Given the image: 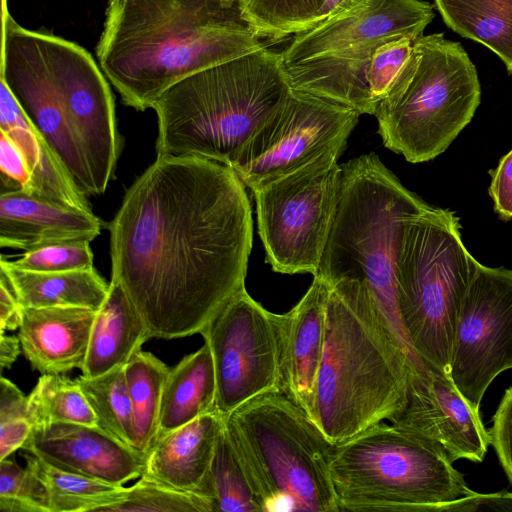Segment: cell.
<instances>
[{
	"label": "cell",
	"instance_id": "cell-1",
	"mask_svg": "<svg viewBox=\"0 0 512 512\" xmlns=\"http://www.w3.org/2000/svg\"><path fill=\"white\" fill-rule=\"evenodd\" d=\"M111 281L151 338L197 334L245 287L253 222L235 171L196 156L157 155L108 225Z\"/></svg>",
	"mask_w": 512,
	"mask_h": 512
},
{
	"label": "cell",
	"instance_id": "cell-2",
	"mask_svg": "<svg viewBox=\"0 0 512 512\" xmlns=\"http://www.w3.org/2000/svg\"><path fill=\"white\" fill-rule=\"evenodd\" d=\"M2 2L1 80L76 188L104 194L121 140L103 71L76 43L20 26Z\"/></svg>",
	"mask_w": 512,
	"mask_h": 512
},
{
	"label": "cell",
	"instance_id": "cell-3",
	"mask_svg": "<svg viewBox=\"0 0 512 512\" xmlns=\"http://www.w3.org/2000/svg\"><path fill=\"white\" fill-rule=\"evenodd\" d=\"M264 47L239 0H109L96 52L123 103L145 111L182 79Z\"/></svg>",
	"mask_w": 512,
	"mask_h": 512
},
{
	"label": "cell",
	"instance_id": "cell-4",
	"mask_svg": "<svg viewBox=\"0 0 512 512\" xmlns=\"http://www.w3.org/2000/svg\"><path fill=\"white\" fill-rule=\"evenodd\" d=\"M328 285L312 422L338 445L403 411L414 365L364 282Z\"/></svg>",
	"mask_w": 512,
	"mask_h": 512
},
{
	"label": "cell",
	"instance_id": "cell-5",
	"mask_svg": "<svg viewBox=\"0 0 512 512\" xmlns=\"http://www.w3.org/2000/svg\"><path fill=\"white\" fill-rule=\"evenodd\" d=\"M280 53L264 47L188 76L154 103L157 155L196 156L228 167L286 99Z\"/></svg>",
	"mask_w": 512,
	"mask_h": 512
},
{
	"label": "cell",
	"instance_id": "cell-6",
	"mask_svg": "<svg viewBox=\"0 0 512 512\" xmlns=\"http://www.w3.org/2000/svg\"><path fill=\"white\" fill-rule=\"evenodd\" d=\"M341 168L339 200L316 275L327 283L364 282L413 365H419L400 321L395 261L405 220L429 204L405 188L375 153Z\"/></svg>",
	"mask_w": 512,
	"mask_h": 512
},
{
	"label": "cell",
	"instance_id": "cell-7",
	"mask_svg": "<svg viewBox=\"0 0 512 512\" xmlns=\"http://www.w3.org/2000/svg\"><path fill=\"white\" fill-rule=\"evenodd\" d=\"M224 427L264 512H339L331 443L282 391L224 416Z\"/></svg>",
	"mask_w": 512,
	"mask_h": 512
},
{
	"label": "cell",
	"instance_id": "cell-8",
	"mask_svg": "<svg viewBox=\"0 0 512 512\" xmlns=\"http://www.w3.org/2000/svg\"><path fill=\"white\" fill-rule=\"evenodd\" d=\"M457 215L428 205L405 220L395 278L401 325L417 359L449 376L455 326L479 262L466 249Z\"/></svg>",
	"mask_w": 512,
	"mask_h": 512
},
{
	"label": "cell",
	"instance_id": "cell-9",
	"mask_svg": "<svg viewBox=\"0 0 512 512\" xmlns=\"http://www.w3.org/2000/svg\"><path fill=\"white\" fill-rule=\"evenodd\" d=\"M480 101L477 70L463 46L434 33L414 40L374 116L385 147L421 163L450 146Z\"/></svg>",
	"mask_w": 512,
	"mask_h": 512
},
{
	"label": "cell",
	"instance_id": "cell-10",
	"mask_svg": "<svg viewBox=\"0 0 512 512\" xmlns=\"http://www.w3.org/2000/svg\"><path fill=\"white\" fill-rule=\"evenodd\" d=\"M329 470L339 512H432L473 492L441 448L393 423L335 445Z\"/></svg>",
	"mask_w": 512,
	"mask_h": 512
},
{
	"label": "cell",
	"instance_id": "cell-11",
	"mask_svg": "<svg viewBox=\"0 0 512 512\" xmlns=\"http://www.w3.org/2000/svg\"><path fill=\"white\" fill-rule=\"evenodd\" d=\"M341 150L254 190L266 260L283 274H317L339 200Z\"/></svg>",
	"mask_w": 512,
	"mask_h": 512
},
{
	"label": "cell",
	"instance_id": "cell-12",
	"mask_svg": "<svg viewBox=\"0 0 512 512\" xmlns=\"http://www.w3.org/2000/svg\"><path fill=\"white\" fill-rule=\"evenodd\" d=\"M282 314L266 310L242 288L200 332L216 378V409L226 416L262 394L281 391Z\"/></svg>",
	"mask_w": 512,
	"mask_h": 512
},
{
	"label": "cell",
	"instance_id": "cell-13",
	"mask_svg": "<svg viewBox=\"0 0 512 512\" xmlns=\"http://www.w3.org/2000/svg\"><path fill=\"white\" fill-rule=\"evenodd\" d=\"M359 116L350 107L290 89L230 168L254 190L329 151H343Z\"/></svg>",
	"mask_w": 512,
	"mask_h": 512
},
{
	"label": "cell",
	"instance_id": "cell-14",
	"mask_svg": "<svg viewBox=\"0 0 512 512\" xmlns=\"http://www.w3.org/2000/svg\"><path fill=\"white\" fill-rule=\"evenodd\" d=\"M512 369V270L481 263L457 318L449 376L475 408L491 382Z\"/></svg>",
	"mask_w": 512,
	"mask_h": 512
},
{
	"label": "cell",
	"instance_id": "cell-15",
	"mask_svg": "<svg viewBox=\"0 0 512 512\" xmlns=\"http://www.w3.org/2000/svg\"><path fill=\"white\" fill-rule=\"evenodd\" d=\"M434 5L422 0H360L351 8L296 34L280 52L281 65L318 56L331 70L364 73L381 44L423 35L433 20Z\"/></svg>",
	"mask_w": 512,
	"mask_h": 512
},
{
	"label": "cell",
	"instance_id": "cell-16",
	"mask_svg": "<svg viewBox=\"0 0 512 512\" xmlns=\"http://www.w3.org/2000/svg\"><path fill=\"white\" fill-rule=\"evenodd\" d=\"M390 423L434 443L452 463L482 462L491 444L480 409L467 401L450 376L425 364L411 367L407 404Z\"/></svg>",
	"mask_w": 512,
	"mask_h": 512
},
{
	"label": "cell",
	"instance_id": "cell-17",
	"mask_svg": "<svg viewBox=\"0 0 512 512\" xmlns=\"http://www.w3.org/2000/svg\"><path fill=\"white\" fill-rule=\"evenodd\" d=\"M50 465L115 485L139 478L146 456L98 426L51 423L34 426L21 448Z\"/></svg>",
	"mask_w": 512,
	"mask_h": 512
},
{
	"label": "cell",
	"instance_id": "cell-18",
	"mask_svg": "<svg viewBox=\"0 0 512 512\" xmlns=\"http://www.w3.org/2000/svg\"><path fill=\"white\" fill-rule=\"evenodd\" d=\"M329 285L315 275L307 292L281 321V391L313 419L324 348Z\"/></svg>",
	"mask_w": 512,
	"mask_h": 512
},
{
	"label": "cell",
	"instance_id": "cell-19",
	"mask_svg": "<svg viewBox=\"0 0 512 512\" xmlns=\"http://www.w3.org/2000/svg\"><path fill=\"white\" fill-rule=\"evenodd\" d=\"M104 223L92 211L20 190L0 195V246L34 250L65 242H91Z\"/></svg>",
	"mask_w": 512,
	"mask_h": 512
},
{
	"label": "cell",
	"instance_id": "cell-20",
	"mask_svg": "<svg viewBox=\"0 0 512 512\" xmlns=\"http://www.w3.org/2000/svg\"><path fill=\"white\" fill-rule=\"evenodd\" d=\"M96 312L82 307H21L18 338L32 369L41 374L81 370Z\"/></svg>",
	"mask_w": 512,
	"mask_h": 512
},
{
	"label": "cell",
	"instance_id": "cell-21",
	"mask_svg": "<svg viewBox=\"0 0 512 512\" xmlns=\"http://www.w3.org/2000/svg\"><path fill=\"white\" fill-rule=\"evenodd\" d=\"M224 415L217 410L159 436L142 475L170 488L196 493L214 454Z\"/></svg>",
	"mask_w": 512,
	"mask_h": 512
},
{
	"label": "cell",
	"instance_id": "cell-22",
	"mask_svg": "<svg viewBox=\"0 0 512 512\" xmlns=\"http://www.w3.org/2000/svg\"><path fill=\"white\" fill-rule=\"evenodd\" d=\"M0 131L21 149L31 173V192L53 202L91 210L64 166L1 80Z\"/></svg>",
	"mask_w": 512,
	"mask_h": 512
},
{
	"label": "cell",
	"instance_id": "cell-23",
	"mask_svg": "<svg viewBox=\"0 0 512 512\" xmlns=\"http://www.w3.org/2000/svg\"><path fill=\"white\" fill-rule=\"evenodd\" d=\"M150 338L145 321L125 291L110 281L107 297L96 312L81 375L97 377L124 366Z\"/></svg>",
	"mask_w": 512,
	"mask_h": 512
},
{
	"label": "cell",
	"instance_id": "cell-24",
	"mask_svg": "<svg viewBox=\"0 0 512 512\" xmlns=\"http://www.w3.org/2000/svg\"><path fill=\"white\" fill-rule=\"evenodd\" d=\"M0 270L21 307H82L98 311L109 290V284L94 267L37 272L17 268L2 257Z\"/></svg>",
	"mask_w": 512,
	"mask_h": 512
},
{
	"label": "cell",
	"instance_id": "cell-25",
	"mask_svg": "<svg viewBox=\"0 0 512 512\" xmlns=\"http://www.w3.org/2000/svg\"><path fill=\"white\" fill-rule=\"evenodd\" d=\"M216 409V378L210 348L204 342L169 369L157 438ZM156 438V439H157Z\"/></svg>",
	"mask_w": 512,
	"mask_h": 512
},
{
	"label": "cell",
	"instance_id": "cell-26",
	"mask_svg": "<svg viewBox=\"0 0 512 512\" xmlns=\"http://www.w3.org/2000/svg\"><path fill=\"white\" fill-rule=\"evenodd\" d=\"M445 24L493 51L512 75V0H433Z\"/></svg>",
	"mask_w": 512,
	"mask_h": 512
},
{
	"label": "cell",
	"instance_id": "cell-27",
	"mask_svg": "<svg viewBox=\"0 0 512 512\" xmlns=\"http://www.w3.org/2000/svg\"><path fill=\"white\" fill-rule=\"evenodd\" d=\"M169 367L140 349L124 365L133 415V449L147 456L159 426L162 395Z\"/></svg>",
	"mask_w": 512,
	"mask_h": 512
},
{
	"label": "cell",
	"instance_id": "cell-28",
	"mask_svg": "<svg viewBox=\"0 0 512 512\" xmlns=\"http://www.w3.org/2000/svg\"><path fill=\"white\" fill-rule=\"evenodd\" d=\"M23 457L46 488L50 512H103L125 496L123 485L58 469L28 452Z\"/></svg>",
	"mask_w": 512,
	"mask_h": 512
},
{
	"label": "cell",
	"instance_id": "cell-29",
	"mask_svg": "<svg viewBox=\"0 0 512 512\" xmlns=\"http://www.w3.org/2000/svg\"><path fill=\"white\" fill-rule=\"evenodd\" d=\"M196 493L209 502L212 512H264L224 425Z\"/></svg>",
	"mask_w": 512,
	"mask_h": 512
},
{
	"label": "cell",
	"instance_id": "cell-30",
	"mask_svg": "<svg viewBox=\"0 0 512 512\" xmlns=\"http://www.w3.org/2000/svg\"><path fill=\"white\" fill-rule=\"evenodd\" d=\"M89 403L97 426L133 448L132 406L124 366L97 377L75 379Z\"/></svg>",
	"mask_w": 512,
	"mask_h": 512
},
{
	"label": "cell",
	"instance_id": "cell-31",
	"mask_svg": "<svg viewBox=\"0 0 512 512\" xmlns=\"http://www.w3.org/2000/svg\"><path fill=\"white\" fill-rule=\"evenodd\" d=\"M28 407L33 427L51 423L97 426L77 381L61 374H42L28 395Z\"/></svg>",
	"mask_w": 512,
	"mask_h": 512
},
{
	"label": "cell",
	"instance_id": "cell-32",
	"mask_svg": "<svg viewBox=\"0 0 512 512\" xmlns=\"http://www.w3.org/2000/svg\"><path fill=\"white\" fill-rule=\"evenodd\" d=\"M325 0H239L242 20L261 40L278 42L313 26Z\"/></svg>",
	"mask_w": 512,
	"mask_h": 512
},
{
	"label": "cell",
	"instance_id": "cell-33",
	"mask_svg": "<svg viewBox=\"0 0 512 512\" xmlns=\"http://www.w3.org/2000/svg\"><path fill=\"white\" fill-rule=\"evenodd\" d=\"M212 512L209 502L194 492L176 490L141 475L124 498L103 512Z\"/></svg>",
	"mask_w": 512,
	"mask_h": 512
},
{
	"label": "cell",
	"instance_id": "cell-34",
	"mask_svg": "<svg viewBox=\"0 0 512 512\" xmlns=\"http://www.w3.org/2000/svg\"><path fill=\"white\" fill-rule=\"evenodd\" d=\"M0 511L50 512L45 486L29 467L0 460Z\"/></svg>",
	"mask_w": 512,
	"mask_h": 512
},
{
	"label": "cell",
	"instance_id": "cell-35",
	"mask_svg": "<svg viewBox=\"0 0 512 512\" xmlns=\"http://www.w3.org/2000/svg\"><path fill=\"white\" fill-rule=\"evenodd\" d=\"M33 429L28 396L10 380L0 379V460L21 449Z\"/></svg>",
	"mask_w": 512,
	"mask_h": 512
},
{
	"label": "cell",
	"instance_id": "cell-36",
	"mask_svg": "<svg viewBox=\"0 0 512 512\" xmlns=\"http://www.w3.org/2000/svg\"><path fill=\"white\" fill-rule=\"evenodd\" d=\"M17 268L37 272H60L93 267L90 242H65L26 251L10 261Z\"/></svg>",
	"mask_w": 512,
	"mask_h": 512
},
{
	"label": "cell",
	"instance_id": "cell-37",
	"mask_svg": "<svg viewBox=\"0 0 512 512\" xmlns=\"http://www.w3.org/2000/svg\"><path fill=\"white\" fill-rule=\"evenodd\" d=\"M414 40L403 36L377 47L370 60L366 79L372 101L377 104L387 95L393 81L408 59Z\"/></svg>",
	"mask_w": 512,
	"mask_h": 512
},
{
	"label": "cell",
	"instance_id": "cell-38",
	"mask_svg": "<svg viewBox=\"0 0 512 512\" xmlns=\"http://www.w3.org/2000/svg\"><path fill=\"white\" fill-rule=\"evenodd\" d=\"M0 168L2 191L31 192L32 178L26 159L18 145L2 131H0Z\"/></svg>",
	"mask_w": 512,
	"mask_h": 512
},
{
	"label": "cell",
	"instance_id": "cell-39",
	"mask_svg": "<svg viewBox=\"0 0 512 512\" xmlns=\"http://www.w3.org/2000/svg\"><path fill=\"white\" fill-rule=\"evenodd\" d=\"M489 433L491 445L512 484V386L502 397Z\"/></svg>",
	"mask_w": 512,
	"mask_h": 512
},
{
	"label": "cell",
	"instance_id": "cell-40",
	"mask_svg": "<svg viewBox=\"0 0 512 512\" xmlns=\"http://www.w3.org/2000/svg\"><path fill=\"white\" fill-rule=\"evenodd\" d=\"M512 512V492L500 491L496 493L471 494L460 499L438 504L432 512Z\"/></svg>",
	"mask_w": 512,
	"mask_h": 512
},
{
	"label": "cell",
	"instance_id": "cell-41",
	"mask_svg": "<svg viewBox=\"0 0 512 512\" xmlns=\"http://www.w3.org/2000/svg\"><path fill=\"white\" fill-rule=\"evenodd\" d=\"M489 194L495 212L503 220L512 219V149L504 155L498 166L491 171Z\"/></svg>",
	"mask_w": 512,
	"mask_h": 512
},
{
	"label": "cell",
	"instance_id": "cell-42",
	"mask_svg": "<svg viewBox=\"0 0 512 512\" xmlns=\"http://www.w3.org/2000/svg\"><path fill=\"white\" fill-rule=\"evenodd\" d=\"M21 306L6 279L0 275V333L19 329Z\"/></svg>",
	"mask_w": 512,
	"mask_h": 512
},
{
	"label": "cell",
	"instance_id": "cell-43",
	"mask_svg": "<svg viewBox=\"0 0 512 512\" xmlns=\"http://www.w3.org/2000/svg\"><path fill=\"white\" fill-rule=\"evenodd\" d=\"M22 352L18 336H6L0 333V367L10 368Z\"/></svg>",
	"mask_w": 512,
	"mask_h": 512
},
{
	"label": "cell",
	"instance_id": "cell-44",
	"mask_svg": "<svg viewBox=\"0 0 512 512\" xmlns=\"http://www.w3.org/2000/svg\"><path fill=\"white\" fill-rule=\"evenodd\" d=\"M360 0H325L317 13L313 26L354 6Z\"/></svg>",
	"mask_w": 512,
	"mask_h": 512
}]
</instances>
